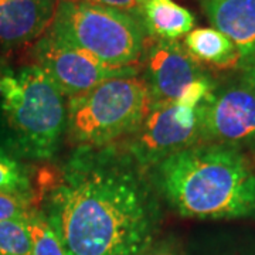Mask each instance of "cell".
<instances>
[{"label":"cell","mask_w":255,"mask_h":255,"mask_svg":"<svg viewBox=\"0 0 255 255\" xmlns=\"http://www.w3.org/2000/svg\"><path fill=\"white\" fill-rule=\"evenodd\" d=\"M140 20L146 34L162 41H177L194 27V16L190 10L173 0H146Z\"/></svg>","instance_id":"12"},{"label":"cell","mask_w":255,"mask_h":255,"mask_svg":"<svg viewBox=\"0 0 255 255\" xmlns=\"http://www.w3.org/2000/svg\"><path fill=\"white\" fill-rule=\"evenodd\" d=\"M153 180L186 219L255 220V169L240 147L193 145L156 164Z\"/></svg>","instance_id":"2"},{"label":"cell","mask_w":255,"mask_h":255,"mask_svg":"<svg viewBox=\"0 0 255 255\" xmlns=\"http://www.w3.org/2000/svg\"><path fill=\"white\" fill-rule=\"evenodd\" d=\"M184 48L197 63L220 70L240 68V55L234 43L213 27L191 30L184 37Z\"/></svg>","instance_id":"13"},{"label":"cell","mask_w":255,"mask_h":255,"mask_svg":"<svg viewBox=\"0 0 255 255\" xmlns=\"http://www.w3.org/2000/svg\"><path fill=\"white\" fill-rule=\"evenodd\" d=\"M200 143L255 147V91L243 78L216 87L200 105Z\"/></svg>","instance_id":"8"},{"label":"cell","mask_w":255,"mask_h":255,"mask_svg":"<svg viewBox=\"0 0 255 255\" xmlns=\"http://www.w3.org/2000/svg\"><path fill=\"white\" fill-rule=\"evenodd\" d=\"M140 255H182L180 251L176 248L174 244L172 243H157V244H152L146 250L145 253Z\"/></svg>","instance_id":"20"},{"label":"cell","mask_w":255,"mask_h":255,"mask_svg":"<svg viewBox=\"0 0 255 255\" xmlns=\"http://www.w3.org/2000/svg\"><path fill=\"white\" fill-rule=\"evenodd\" d=\"M244 81L253 88L255 91V67H253V68H250V70H247V71H244V74H243V77H241Z\"/></svg>","instance_id":"21"},{"label":"cell","mask_w":255,"mask_h":255,"mask_svg":"<svg viewBox=\"0 0 255 255\" xmlns=\"http://www.w3.org/2000/svg\"><path fill=\"white\" fill-rule=\"evenodd\" d=\"M43 213L67 255H140L153 244L160 219L142 169L115 145L78 147Z\"/></svg>","instance_id":"1"},{"label":"cell","mask_w":255,"mask_h":255,"mask_svg":"<svg viewBox=\"0 0 255 255\" xmlns=\"http://www.w3.org/2000/svg\"><path fill=\"white\" fill-rule=\"evenodd\" d=\"M253 166H254V169H255V150H254V153H253Z\"/></svg>","instance_id":"22"},{"label":"cell","mask_w":255,"mask_h":255,"mask_svg":"<svg viewBox=\"0 0 255 255\" xmlns=\"http://www.w3.org/2000/svg\"><path fill=\"white\" fill-rule=\"evenodd\" d=\"M0 191H16L31 194L27 169L9 150L0 147Z\"/></svg>","instance_id":"16"},{"label":"cell","mask_w":255,"mask_h":255,"mask_svg":"<svg viewBox=\"0 0 255 255\" xmlns=\"http://www.w3.org/2000/svg\"><path fill=\"white\" fill-rule=\"evenodd\" d=\"M6 1H9V0H0V4H3V3H6Z\"/></svg>","instance_id":"24"},{"label":"cell","mask_w":255,"mask_h":255,"mask_svg":"<svg viewBox=\"0 0 255 255\" xmlns=\"http://www.w3.org/2000/svg\"><path fill=\"white\" fill-rule=\"evenodd\" d=\"M34 210L33 196L16 191H0V221L24 220Z\"/></svg>","instance_id":"18"},{"label":"cell","mask_w":255,"mask_h":255,"mask_svg":"<svg viewBox=\"0 0 255 255\" xmlns=\"http://www.w3.org/2000/svg\"><path fill=\"white\" fill-rule=\"evenodd\" d=\"M0 255H31L26 219L0 221Z\"/></svg>","instance_id":"17"},{"label":"cell","mask_w":255,"mask_h":255,"mask_svg":"<svg viewBox=\"0 0 255 255\" xmlns=\"http://www.w3.org/2000/svg\"><path fill=\"white\" fill-rule=\"evenodd\" d=\"M26 224L31 241V255H67L43 210H33L26 219Z\"/></svg>","instance_id":"14"},{"label":"cell","mask_w":255,"mask_h":255,"mask_svg":"<svg viewBox=\"0 0 255 255\" xmlns=\"http://www.w3.org/2000/svg\"><path fill=\"white\" fill-rule=\"evenodd\" d=\"M191 255H255V234H223L203 243Z\"/></svg>","instance_id":"15"},{"label":"cell","mask_w":255,"mask_h":255,"mask_svg":"<svg viewBox=\"0 0 255 255\" xmlns=\"http://www.w3.org/2000/svg\"><path fill=\"white\" fill-rule=\"evenodd\" d=\"M67 124L63 92L38 65L0 77V136L11 155L48 160Z\"/></svg>","instance_id":"3"},{"label":"cell","mask_w":255,"mask_h":255,"mask_svg":"<svg viewBox=\"0 0 255 255\" xmlns=\"http://www.w3.org/2000/svg\"><path fill=\"white\" fill-rule=\"evenodd\" d=\"M47 33L111 67H133L146 46L142 20L98 4L58 0Z\"/></svg>","instance_id":"5"},{"label":"cell","mask_w":255,"mask_h":255,"mask_svg":"<svg viewBox=\"0 0 255 255\" xmlns=\"http://www.w3.org/2000/svg\"><path fill=\"white\" fill-rule=\"evenodd\" d=\"M209 78L207 73L177 41L156 40L146 53L145 81L152 102H177L193 84Z\"/></svg>","instance_id":"9"},{"label":"cell","mask_w":255,"mask_h":255,"mask_svg":"<svg viewBox=\"0 0 255 255\" xmlns=\"http://www.w3.org/2000/svg\"><path fill=\"white\" fill-rule=\"evenodd\" d=\"M33 54L36 65L54 81L64 97L68 98L84 95L112 78L133 77L139 73V65L111 67L50 33L37 40Z\"/></svg>","instance_id":"7"},{"label":"cell","mask_w":255,"mask_h":255,"mask_svg":"<svg viewBox=\"0 0 255 255\" xmlns=\"http://www.w3.org/2000/svg\"><path fill=\"white\" fill-rule=\"evenodd\" d=\"M129 137L128 155L140 169L155 167L166 157L200 143V107L152 104L143 124Z\"/></svg>","instance_id":"6"},{"label":"cell","mask_w":255,"mask_h":255,"mask_svg":"<svg viewBox=\"0 0 255 255\" xmlns=\"http://www.w3.org/2000/svg\"><path fill=\"white\" fill-rule=\"evenodd\" d=\"M145 78L118 77L67 104V135L80 147H107L130 136L152 108Z\"/></svg>","instance_id":"4"},{"label":"cell","mask_w":255,"mask_h":255,"mask_svg":"<svg viewBox=\"0 0 255 255\" xmlns=\"http://www.w3.org/2000/svg\"><path fill=\"white\" fill-rule=\"evenodd\" d=\"M57 0H9L0 4V47L30 43L47 31L54 18Z\"/></svg>","instance_id":"11"},{"label":"cell","mask_w":255,"mask_h":255,"mask_svg":"<svg viewBox=\"0 0 255 255\" xmlns=\"http://www.w3.org/2000/svg\"><path fill=\"white\" fill-rule=\"evenodd\" d=\"M70 1H81V3H90V4H98L104 7L121 10L129 13L132 16H136L140 18L142 7L146 0H70Z\"/></svg>","instance_id":"19"},{"label":"cell","mask_w":255,"mask_h":255,"mask_svg":"<svg viewBox=\"0 0 255 255\" xmlns=\"http://www.w3.org/2000/svg\"><path fill=\"white\" fill-rule=\"evenodd\" d=\"M213 28L237 47L240 70L255 67V0H199Z\"/></svg>","instance_id":"10"},{"label":"cell","mask_w":255,"mask_h":255,"mask_svg":"<svg viewBox=\"0 0 255 255\" xmlns=\"http://www.w3.org/2000/svg\"><path fill=\"white\" fill-rule=\"evenodd\" d=\"M4 73H6V71H4V70L1 68V65H0V77H1V75H3Z\"/></svg>","instance_id":"23"}]
</instances>
